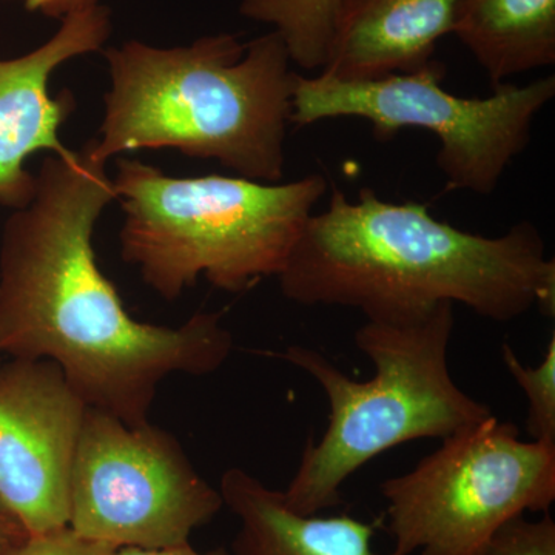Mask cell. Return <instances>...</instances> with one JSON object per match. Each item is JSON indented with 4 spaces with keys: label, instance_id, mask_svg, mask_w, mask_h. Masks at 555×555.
<instances>
[{
    "label": "cell",
    "instance_id": "cell-1",
    "mask_svg": "<svg viewBox=\"0 0 555 555\" xmlns=\"http://www.w3.org/2000/svg\"><path fill=\"white\" fill-rule=\"evenodd\" d=\"M113 201L107 163L89 141L43 159L35 196L13 210L0 240V358L51 361L90 408L141 426L164 379L214 374L233 338L221 312L179 327L130 315L94 251Z\"/></svg>",
    "mask_w": 555,
    "mask_h": 555
},
{
    "label": "cell",
    "instance_id": "cell-2",
    "mask_svg": "<svg viewBox=\"0 0 555 555\" xmlns=\"http://www.w3.org/2000/svg\"><path fill=\"white\" fill-rule=\"evenodd\" d=\"M276 278L288 301L353 309L369 321L412 320L443 302L495 323L555 312V261L531 221L478 235L426 204L387 203L372 189L349 201L332 188Z\"/></svg>",
    "mask_w": 555,
    "mask_h": 555
},
{
    "label": "cell",
    "instance_id": "cell-3",
    "mask_svg": "<svg viewBox=\"0 0 555 555\" xmlns=\"http://www.w3.org/2000/svg\"><path fill=\"white\" fill-rule=\"evenodd\" d=\"M104 56L109 89L100 133L89 141L98 159L177 150L236 177L284 178L297 73L276 31L247 43L219 33L171 49L127 40Z\"/></svg>",
    "mask_w": 555,
    "mask_h": 555
},
{
    "label": "cell",
    "instance_id": "cell-4",
    "mask_svg": "<svg viewBox=\"0 0 555 555\" xmlns=\"http://www.w3.org/2000/svg\"><path fill=\"white\" fill-rule=\"evenodd\" d=\"M112 179L124 214L120 255L169 301L199 278L243 294L280 275L328 188L318 173L284 184L170 177L138 159H119Z\"/></svg>",
    "mask_w": 555,
    "mask_h": 555
},
{
    "label": "cell",
    "instance_id": "cell-5",
    "mask_svg": "<svg viewBox=\"0 0 555 555\" xmlns=\"http://www.w3.org/2000/svg\"><path fill=\"white\" fill-rule=\"evenodd\" d=\"M454 305L404 321H369L356 345L371 360L367 382L347 377L312 347L288 346L280 357L310 375L328 403L327 427L302 451L284 500L305 516L341 505L347 478L390 449L422 438L454 436L492 415L449 371Z\"/></svg>",
    "mask_w": 555,
    "mask_h": 555
},
{
    "label": "cell",
    "instance_id": "cell-6",
    "mask_svg": "<svg viewBox=\"0 0 555 555\" xmlns=\"http://www.w3.org/2000/svg\"><path fill=\"white\" fill-rule=\"evenodd\" d=\"M447 67L433 60L404 75L369 82H345L318 72L295 76L291 124L313 126L326 119L367 120L377 141L398 131L422 129L440 141L437 167L448 192L489 196L507 167L531 141L535 116L553 101L555 76L526 83L503 82L491 96H456L443 89Z\"/></svg>",
    "mask_w": 555,
    "mask_h": 555
},
{
    "label": "cell",
    "instance_id": "cell-7",
    "mask_svg": "<svg viewBox=\"0 0 555 555\" xmlns=\"http://www.w3.org/2000/svg\"><path fill=\"white\" fill-rule=\"evenodd\" d=\"M389 555H486L495 532L555 502V444L520 440L494 414L379 486Z\"/></svg>",
    "mask_w": 555,
    "mask_h": 555
},
{
    "label": "cell",
    "instance_id": "cell-8",
    "mask_svg": "<svg viewBox=\"0 0 555 555\" xmlns=\"http://www.w3.org/2000/svg\"><path fill=\"white\" fill-rule=\"evenodd\" d=\"M222 507L167 430L87 409L69 481L75 534L112 550L179 546Z\"/></svg>",
    "mask_w": 555,
    "mask_h": 555
},
{
    "label": "cell",
    "instance_id": "cell-9",
    "mask_svg": "<svg viewBox=\"0 0 555 555\" xmlns=\"http://www.w3.org/2000/svg\"><path fill=\"white\" fill-rule=\"evenodd\" d=\"M87 409L51 361H0V509L28 535L68 528Z\"/></svg>",
    "mask_w": 555,
    "mask_h": 555
},
{
    "label": "cell",
    "instance_id": "cell-10",
    "mask_svg": "<svg viewBox=\"0 0 555 555\" xmlns=\"http://www.w3.org/2000/svg\"><path fill=\"white\" fill-rule=\"evenodd\" d=\"M112 30L108 7H93L62 20L30 53L0 60V206L17 210L35 196L36 175L25 166L33 155L68 152L60 134L76 100L68 89L53 96L51 76L75 57L102 51Z\"/></svg>",
    "mask_w": 555,
    "mask_h": 555
},
{
    "label": "cell",
    "instance_id": "cell-11",
    "mask_svg": "<svg viewBox=\"0 0 555 555\" xmlns=\"http://www.w3.org/2000/svg\"><path fill=\"white\" fill-rule=\"evenodd\" d=\"M459 0H343L321 73L369 82L416 72L452 35Z\"/></svg>",
    "mask_w": 555,
    "mask_h": 555
},
{
    "label": "cell",
    "instance_id": "cell-12",
    "mask_svg": "<svg viewBox=\"0 0 555 555\" xmlns=\"http://www.w3.org/2000/svg\"><path fill=\"white\" fill-rule=\"evenodd\" d=\"M222 503L240 521L233 555H375L379 521L350 516H305L241 467L222 474Z\"/></svg>",
    "mask_w": 555,
    "mask_h": 555
},
{
    "label": "cell",
    "instance_id": "cell-13",
    "mask_svg": "<svg viewBox=\"0 0 555 555\" xmlns=\"http://www.w3.org/2000/svg\"><path fill=\"white\" fill-rule=\"evenodd\" d=\"M452 35L483 68L491 89L555 64V0H459Z\"/></svg>",
    "mask_w": 555,
    "mask_h": 555
},
{
    "label": "cell",
    "instance_id": "cell-14",
    "mask_svg": "<svg viewBox=\"0 0 555 555\" xmlns=\"http://www.w3.org/2000/svg\"><path fill=\"white\" fill-rule=\"evenodd\" d=\"M343 0H243L241 16L272 25L286 43L292 64L321 72Z\"/></svg>",
    "mask_w": 555,
    "mask_h": 555
},
{
    "label": "cell",
    "instance_id": "cell-15",
    "mask_svg": "<svg viewBox=\"0 0 555 555\" xmlns=\"http://www.w3.org/2000/svg\"><path fill=\"white\" fill-rule=\"evenodd\" d=\"M502 360L511 377L528 398L526 429L532 440L555 444V335L547 343L539 366H529L511 345L502 346Z\"/></svg>",
    "mask_w": 555,
    "mask_h": 555
},
{
    "label": "cell",
    "instance_id": "cell-16",
    "mask_svg": "<svg viewBox=\"0 0 555 555\" xmlns=\"http://www.w3.org/2000/svg\"><path fill=\"white\" fill-rule=\"evenodd\" d=\"M486 555H555L554 518L550 513L539 520L514 517L492 537Z\"/></svg>",
    "mask_w": 555,
    "mask_h": 555
},
{
    "label": "cell",
    "instance_id": "cell-17",
    "mask_svg": "<svg viewBox=\"0 0 555 555\" xmlns=\"http://www.w3.org/2000/svg\"><path fill=\"white\" fill-rule=\"evenodd\" d=\"M112 547L82 539L69 528L28 535L11 555H112Z\"/></svg>",
    "mask_w": 555,
    "mask_h": 555
},
{
    "label": "cell",
    "instance_id": "cell-18",
    "mask_svg": "<svg viewBox=\"0 0 555 555\" xmlns=\"http://www.w3.org/2000/svg\"><path fill=\"white\" fill-rule=\"evenodd\" d=\"M20 2L31 13L60 21L80 11L102 5L101 0H20Z\"/></svg>",
    "mask_w": 555,
    "mask_h": 555
},
{
    "label": "cell",
    "instance_id": "cell-19",
    "mask_svg": "<svg viewBox=\"0 0 555 555\" xmlns=\"http://www.w3.org/2000/svg\"><path fill=\"white\" fill-rule=\"evenodd\" d=\"M112 555H233L230 551H225L224 547H218V550L208 551V553H199L195 547L189 543L184 545L160 547V550H141V547H119V550H113Z\"/></svg>",
    "mask_w": 555,
    "mask_h": 555
},
{
    "label": "cell",
    "instance_id": "cell-20",
    "mask_svg": "<svg viewBox=\"0 0 555 555\" xmlns=\"http://www.w3.org/2000/svg\"><path fill=\"white\" fill-rule=\"evenodd\" d=\"M28 534L0 509V555H11Z\"/></svg>",
    "mask_w": 555,
    "mask_h": 555
}]
</instances>
